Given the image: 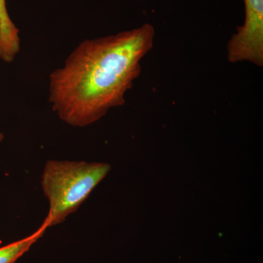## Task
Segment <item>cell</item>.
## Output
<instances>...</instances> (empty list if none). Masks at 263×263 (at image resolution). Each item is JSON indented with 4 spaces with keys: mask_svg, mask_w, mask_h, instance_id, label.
<instances>
[{
    "mask_svg": "<svg viewBox=\"0 0 263 263\" xmlns=\"http://www.w3.org/2000/svg\"><path fill=\"white\" fill-rule=\"evenodd\" d=\"M47 229L46 227L41 224L32 235L0 248V263H15L24 254L28 252L32 246L43 236Z\"/></svg>",
    "mask_w": 263,
    "mask_h": 263,
    "instance_id": "obj_5",
    "label": "cell"
},
{
    "mask_svg": "<svg viewBox=\"0 0 263 263\" xmlns=\"http://www.w3.org/2000/svg\"><path fill=\"white\" fill-rule=\"evenodd\" d=\"M245 24L237 29L228 44L231 63L249 62L263 65V0H243Z\"/></svg>",
    "mask_w": 263,
    "mask_h": 263,
    "instance_id": "obj_3",
    "label": "cell"
},
{
    "mask_svg": "<svg viewBox=\"0 0 263 263\" xmlns=\"http://www.w3.org/2000/svg\"><path fill=\"white\" fill-rule=\"evenodd\" d=\"M110 171L103 162L49 160L45 165L41 185L49 202L43 226L61 224L75 213Z\"/></svg>",
    "mask_w": 263,
    "mask_h": 263,
    "instance_id": "obj_2",
    "label": "cell"
},
{
    "mask_svg": "<svg viewBox=\"0 0 263 263\" xmlns=\"http://www.w3.org/2000/svg\"><path fill=\"white\" fill-rule=\"evenodd\" d=\"M20 31L10 18L7 0H0V60L11 63L20 52Z\"/></svg>",
    "mask_w": 263,
    "mask_h": 263,
    "instance_id": "obj_4",
    "label": "cell"
},
{
    "mask_svg": "<svg viewBox=\"0 0 263 263\" xmlns=\"http://www.w3.org/2000/svg\"><path fill=\"white\" fill-rule=\"evenodd\" d=\"M3 139H4V135L0 132V143L3 141Z\"/></svg>",
    "mask_w": 263,
    "mask_h": 263,
    "instance_id": "obj_6",
    "label": "cell"
},
{
    "mask_svg": "<svg viewBox=\"0 0 263 263\" xmlns=\"http://www.w3.org/2000/svg\"><path fill=\"white\" fill-rule=\"evenodd\" d=\"M155 29L145 24L82 41L49 76L48 101L62 121L75 127L98 122L125 103V95L153 48Z\"/></svg>",
    "mask_w": 263,
    "mask_h": 263,
    "instance_id": "obj_1",
    "label": "cell"
}]
</instances>
